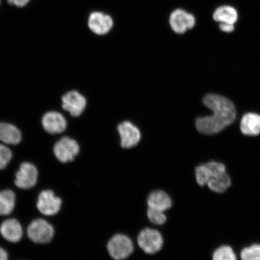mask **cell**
<instances>
[{
  "label": "cell",
  "mask_w": 260,
  "mask_h": 260,
  "mask_svg": "<svg viewBox=\"0 0 260 260\" xmlns=\"http://www.w3.org/2000/svg\"><path fill=\"white\" fill-rule=\"evenodd\" d=\"M203 103L212 113L196 119L195 126L201 134H217L235 121L236 106L226 96L217 93H208L203 98Z\"/></svg>",
  "instance_id": "1"
},
{
  "label": "cell",
  "mask_w": 260,
  "mask_h": 260,
  "mask_svg": "<svg viewBox=\"0 0 260 260\" xmlns=\"http://www.w3.org/2000/svg\"><path fill=\"white\" fill-rule=\"evenodd\" d=\"M107 251L114 260H125L134 252V243L124 234H116L107 242Z\"/></svg>",
  "instance_id": "2"
},
{
  "label": "cell",
  "mask_w": 260,
  "mask_h": 260,
  "mask_svg": "<svg viewBox=\"0 0 260 260\" xmlns=\"http://www.w3.org/2000/svg\"><path fill=\"white\" fill-rule=\"evenodd\" d=\"M164 238L158 230L146 227L139 232L137 243L142 251L148 255H154L164 246Z\"/></svg>",
  "instance_id": "3"
},
{
  "label": "cell",
  "mask_w": 260,
  "mask_h": 260,
  "mask_svg": "<svg viewBox=\"0 0 260 260\" xmlns=\"http://www.w3.org/2000/svg\"><path fill=\"white\" fill-rule=\"evenodd\" d=\"M28 238L37 244L48 243L51 241L54 235L53 226L43 219H35L27 228Z\"/></svg>",
  "instance_id": "4"
},
{
  "label": "cell",
  "mask_w": 260,
  "mask_h": 260,
  "mask_svg": "<svg viewBox=\"0 0 260 260\" xmlns=\"http://www.w3.org/2000/svg\"><path fill=\"white\" fill-rule=\"evenodd\" d=\"M169 23L172 31L175 34L181 35L194 27L196 19L193 14L185 10L177 9L171 13Z\"/></svg>",
  "instance_id": "5"
},
{
  "label": "cell",
  "mask_w": 260,
  "mask_h": 260,
  "mask_svg": "<svg viewBox=\"0 0 260 260\" xmlns=\"http://www.w3.org/2000/svg\"><path fill=\"white\" fill-rule=\"evenodd\" d=\"M80 152V146L75 140L63 137L54 147V153L57 160L63 164L73 161Z\"/></svg>",
  "instance_id": "6"
},
{
  "label": "cell",
  "mask_w": 260,
  "mask_h": 260,
  "mask_svg": "<svg viewBox=\"0 0 260 260\" xmlns=\"http://www.w3.org/2000/svg\"><path fill=\"white\" fill-rule=\"evenodd\" d=\"M62 201L51 190L42 191L38 197L37 208L45 216L56 215L61 209Z\"/></svg>",
  "instance_id": "7"
},
{
  "label": "cell",
  "mask_w": 260,
  "mask_h": 260,
  "mask_svg": "<svg viewBox=\"0 0 260 260\" xmlns=\"http://www.w3.org/2000/svg\"><path fill=\"white\" fill-rule=\"evenodd\" d=\"M226 171L225 165L222 162L210 161L198 165L195 168L194 175L197 183L201 187L207 186L208 182L214 175Z\"/></svg>",
  "instance_id": "8"
},
{
  "label": "cell",
  "mask_w": 260,
  "mask_h": 260,
  "mask_svg": "<svg viewBox=\"0 0 260 260\" xmlns=\"http://www.w3.org/2000/svg\"><path fill=\"white\" fill-rule=\"evenodd\" d=\"M15 183L21 189H30L37 183L38 171L37 168L30 162H23L16 173Z\"/></svg>",
  "instance_id": "9"
},
{
  "label": "cell",
  "mask_w": 260,
  "mask_h": 260,
  "mask_svg": "<svg viewBox=\"0 0 260 260\" xmlns=\"http://www.w3.org/2000/svg\"><path fill=\"white\" fill-rule=\"evenodd\" d=\"M87 25L93 34L103 36L111 31L114 22L111 16L102 12L95 11L89 15Z\"/></svg>",
  "instance_id": "10"
},
{
  "label": "cell",
  "mask_w": 260,
  "mask_h": 260,
  "mask_svg": "<svg viewBox=\"0 0 260 260\" xmlns=\"http://www.w3.org/2000/svg\"><path fill=\"white\" fill-rule=\"evenodd\" d=\"M123 148L129 149L137 145L141 139V133L137 126L129 121L123 122L118 126Z\"/></svg>",
  "instance_id": "11"
},
{
  "label": "cell",
  "mask_w": 260,
  "mask_h": 260,
  "mask_svg": "<svg viewBox=\"0 0 260 260\" xmlns=\"http://www.w3.org/2000/svg\"><path fill=\"white\" fill-rule=\"evenodd\" d=\"M86 98L77 91H70L62 97V107L71 115L79 116L84 112L86 107Z\"/></svg>",
  "instance_id": "12"
},
{
  "label": "cell",
  "mask_w": 260,
  "mask_h": 260,
  "mask_svg": "<svg viewBox=\"0 0 260 260\" xmlns=\"http://www.w3.org/2000/svg\"><path fill=\"white\" fill-rule=\"evenodd\" d=\"M148 208L164 211L171 209L173 201L169 193L164 190H155L151 191L146 198Z\"/></svg>",
  "instance_id": "13"
},
{
  "label": "cell",
  "mask_w": 260,
  "mask_h": 260,
  "mask_svg": "<svg viewBox=\"0 0 260 260\" xmlns=\"http://www.w3.org/2000/svg\"><path fill=\"white\" fill-rule=\"evenodd\" d=\"M42 125L45 131L54 135L63 132L67 128V122L61 113L50 112L42 118Z\"/></svg>",
  "instance_id": "14"
},
{
  "label": "cell",
  "mask_w": 260,
  "mask_h": 260,
  "mask_svg": "<svg viewBox=\"0 0 260 260\" xmlns=\"http://www.w3.org/2000/svg\"><path fill=\"white\" fill-rule=\"evenodd\" d=\"M0 233L3 238L11 243L20 241L23 230L19 221L15 219L6 220L0 226Z\"/></svg>",
  "instance_id": "15"
},
{
  "label": "cell",
  "mask_w": 260,
  "mask_h": 260,
  "mask_svg": "<svg viewBox=\"0 0 260 260\" xmlns=\"http://www.w3.org/2000/svg\"><path fill=\"white\" fill-rule=\"evenodd\" d=\"M240 129L243 135L256 136L260 135V115L253 112H248L242 116L240 123Z\"/></svg>",
  "instance_id": "16"
},
{
  "label": "cell",
  "mask_w": 260,
  "mask_h": 260,
  "mask_svg": "<svg viewBox=\"0 0 260 260\" xmlns=\"http://www.w3.org/2000/svg\"><path fill=\"white\" fill-rule=\"evenodd\" d=\"M238 12L237 10L229 5L221 6L213 12V18L220 23L235 25L238 20Z\"/></svg>",
  "instance_id": "17"
},
{
  "label": "cell",
  "mask_w": 260,
  "mask_h": 260,
  "mask_svg": "<svg viewBox=\"0 0 260 260\" xmlns=\"http://www.w3.org/2000/svg\"><path fill=\"white\" fill-rule=\"evenodd\" d=\"M20 131L14 125L0 122V141L9 145H16L21 142Z\"/></svg>",
  "instance_id": "18"
},
{
  "label": "cell",
  "mask_w": 260,
  "mask_h": 260,
  "mask_svg": "<svg viewBox=\"0 0 260 260\" xmlns=\"http://www.w3.org/2000/svg\"><path fill=\"white\" fill-rule=\"evenodd\" d=\"M232 185V180L226 171L217 174L208 182L207 186L213 192L223 193L229 189Z\"/></svg>",
  "instance_id": "19"
},
{
  "label": "cell",
  "mask_w": 260,
  "mask_h": 260,
  "mask_svg": "<svg viewBox=\"0 0 260 260\" xmlns=\"http://www.w3.org/2000/svg\"><path fill=\"white\" fill-rule=\"evenodd\" d=\"M15 194L11 190L0 191V216H8L14 211Z\"/></svg>",
  "instance_id": "20"
},
{
  "label": "cell",
  "mask_w": 260,
  "mask_h": 260,
  "mask_svg": "<svg viewBox=\"0 0 260 260\" xmlns=\"http://www.w3.org/2000/svg\"><path fill=\"white\" fill-rule=\"evenodd\" d=\"M213 260H237V255L233 249L229 245H222L213 253Z\"/></svg>",
  "instance_id": "21"
},
{
  "label": "cell",
  "mask_w": 260,
  "mask_h": 260,
  "mask_svg": "<svg viewBox=\"0 0 260 260\" xmlns=\"http://www.w3.org/2000/svg\"><path fill=\"white\" fill-rule=\"evenodd\" d=\"M146 216L149 222L157 226L164 225L168 220L167 216L166 215L164 211L151 209V208H147Z\"/></svg>",
  "instance_id": "22"
},
{
  "label": "cell",
  "mask_w": 260,
  "mask_h": 260,
  "mask_svg": "<svg viewBox=\"0 0 260 260\" xmlns=\"http://www.w3.org/2000/svg\"><path fill=\"white\" fill-rule=\"evenodd\" d=\"M242 260H260V244L255 243L244 248L240 252Z\"/></svg>",
  "instance_id": "23"
},
{
  "label": "cell",
  "mask_w": 260,
  "mask_h": 260,
  "mask_svg": "<svg viewBox=\"0 0 260 260\" xmlns=\"http://www.w3.org/2000/svg\"><path fill=\"white\" fill-rule=\"evenodd\" d=\"M12 157V152L7 146L0 145V170L6 167Z\"/></svg>",
  "instance_id": "24"
},
{
  "label": "cell",
  "mask_w": 260,
  "mask_h": 260,
  "mask_svg": "<svg viewBox=\"0 0 260 260\" xmlns=\"http://www.w3.org/2000/svg\"><path fill=\"white\" fill-rule=\"evenodd\" d=\"M235 25L225 23L219 24V27L221 31L226 32V34H231L235 30Z\"/></svg>",
  "instance_id": "25"
},
{
  "label": "cell",
  "mask_w": 260,
  "mask_h": 260,
  "mask_svg": "<svg viewBox=\"0 0 260 260\" xmlns=\"http://www.w3.org/2000/svg\"><path fill=\"white\" fill-rule=\"evenodd\" d=\"M30 0H8V2L16 7L22 8L27 5Z\"/></svg>",
  "instance_id": "26"
},
{
  "label": "cell",
  "mask_w": 260,
  "mask_h": 260,
  "mask_svg": "<svg viewBox=\"0 0 260 260\" xmlns=\"http://www.w3.org/2000/svg\"><path fill=\"white\" fill-rule=\"evenodd\" d=\"M0 260H8V253L2 248H0Z\"/></svg>",
  "instance_id": "27"
}]
</instances>
